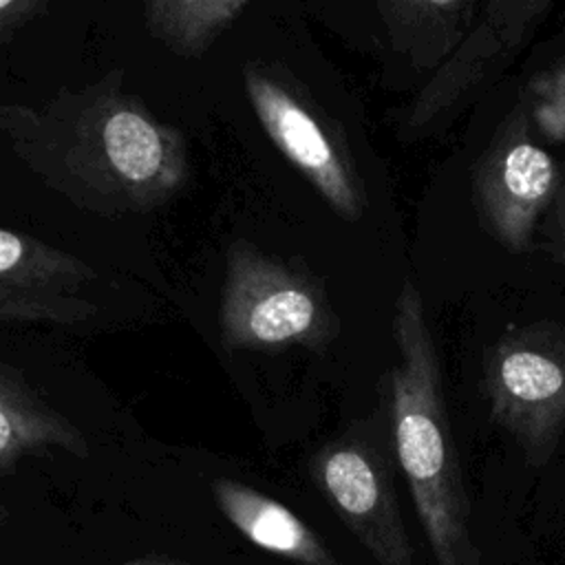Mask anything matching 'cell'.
Masks as SVG:
<instances>
[{
	"instance_id": "6da1fadb",
	"label": "cell",
	"mask_w": 565,
	"mask_h": 565,
	"mask_svg": "<svg viewBox=\"0 0 565 565\" xmlns=\"http://www.w3.org/2000/svg\"><path fill=\"white\" fill-rule=\"evenodd\" d=\"M0 139L46 190L97 216L148 214L190 181V143L126 90L121 68L40 102H2Z\"/></svg>"
},
{
	"instance_id": "7a4b0ae2",
	"label": "cell",
	"mask_w": 565,
	"mask_h": 565,
	"mask_svg": "<svg viewBox=\"0 0 565 565\" xmlns=\"http://www.w3.org/2000/svg\"><path fill=\"white\" fill-rule=\"evenodd\" d=\"M397 362L388 373L395 457L435 565H483L470 532V501L452 441L441 362L413 280L395 298Z\"/></svg>"
},
{
	"instance_id": "3957f363",
	"label": "cell",
	"mask_w": 565,
	"mask_h": 565,
	"mask_svg": "<svg viewBox=\"0 0 565 565\" xmlns=\"http://www.w3.org/2000/svg\"><path fill=\"white\" fill-rule=\"evenodd\" d=\"M218 333L227 351L322 353L338 338L340 320L307 269L236 238L225 252Z\"/></svg>"
},
{
	"instance_id": "277c9868",
	"label": "cell",
	"mask_w": 565,
	"mask_h": 565,
	"mask_svg": "<svg viewBox=\"0 0 565 565\" xmlns=\"http://www.w3.org/2000/svg\"><path fill=\"white\" fill-rule=\"evenodd\" d=\"M245 97L271 146L344 221H360L366 192L344 135L282 64L249 60Z\"/></svg>"
},
{
	"instance_id": "5b68a950",
	"label": "cell",
	"mask_w": 565,
	"mask_h": 565,
	"mask_svg": "<svg viewBox=\"0 0 565 565\" xmlns=\"http://www.w3.org/2000/svg\"><path fill=\"white\" fill-rule=\"evenodd\" d=\"M481 384L497 426L530 466H545L565 433V327H508L483 355Z\"/></svg>"
},
{
	"instance_id": "8992f818",
	"label": "cell",
	"mask_w": 565,
	"mask_h": 565,
	"mask_svg": "<svg viewBox=\"0 0 565 565\" xmlns=\"http://www.w3.org/2000/svg\"><path fill=\"white\" fill-rule=\"evenodd\" d=\"M309 479L377 565H415L393 470L369 424H353L309 459Z\"/></svg>"
},
{
	"instance_id": "52a82bcc",
	"label": "cell",
	"mask_w": 565,
	"mask_h": 565,
	"mask_svg": "<svg viewBox=\"0 0 565 565\" xmlns=\"http://www.w3.org/2000/svg\"><path fill=\"white\" fill-rule=\"evenodd\" d=\"M563 181L561 166L534 141L530 113L519 104L472 168L475 207L494 241L525 254Z\"/></svg>"
},
{
	"instance_id": "ba28073f",
	"label": "cell",
	"mask_w": 565,
	"mask_h": 565,
	"mask_svg": "<svg viewBox=\"0 0 565 565\" xmlns=\"http://www.w3.org/2000/svg\"><path fill=\"white\" fill-rule=\"evenodd\" d=\"M97 271L77 254L0 227V322L77 327L97 313Z\"/></svg>"
},
{
	"instance_id": "9c48e42d",
	"label": "cell",
	"mask_w": 565,
	"mask_h": 565,
	"mask_svg": "<svg viewBox=\"0 0 565 565\" xmlns=\"http://www.w3.org/2000/svg\"><path fill=\"white\" fill-rule=\"evenodd\" d=\"M53 450L75 459L90 455L86 433L51 402L13 364L0 360V477H13L29 457Z\"/></svg>"
},
{
	"instance_id": "30bf717a",
	"label": "cell",
	"mask_w": 565,
	"mask_h": 565,
	"mask_svg": "<svg viewBox=\"0 0 565 565\" xmlns=\"http://www.w3.org/2000/svg\"><path fill=\"white\" fill-rule=\"evenodd\" d=\"M210 494L223 519L258 550L294 565H342L322 536L278 499L230 477H214Z\"/></svg>"
},
{
	"instance_id": "8fae6325",
	"label": "cell",
	"mask_w": 565,
	"mask_h": 565,
	"mask_svg": "<svg viewBox=\"0 0 565 565\" xmlns=\"http://www.w3.org/2000/svg\"><path fill=\"white\" fill-rule=\"evenodd\" d=\"M393 49L437 71L472 29L475 0H373Z\"/></svg>"
},
{
	"instance_id": "7c38bea8",
	"label": "cell",
	"mask_w": 565,
	"mask_h": 565,
	"mask_svg": "<svg viewBox=\"0 0 565 565\" xmlns=\"http://www.w3.org/2000/svg\"><path fill=\"white\" fill-rule=\"evenodd\" d=\"M256 0H141L148 33L170 53L196 60Z\"/></svg>"
},
{
	"instance_id": "4fadbf2b",
	"label": "cell",
	"mask_w": 565,
	"mask_h": 565,
	"mask_svg": "<svg viewBox=\"0 0 565 565\" xmlns=\"http://www.w3.org/2000/svg\"><path fill=\"white\" fill-rule=\"evenodd\" d=\"M527 102L536 128L552 141H565V60L530 79Z\"/></svg>"
},
{
	"instance_id": "5bb4252c",
	"label": "cell",
	"mask_w": 565,
	"mask_h": 565,
	"mask_svg": "<svg viewBox=\"0 0 565 565\" xmlns=\"http://www.w3.org/2000/svg\"><path fill=\"white\" fill-rule=\"evenodd\" d=\"M539 227L543 236V249L565 271V181Z\"/></svg>"
},
{
	"instance_id": "9a60e30c",
	"label": "cell",
	"mask_w": 565,
	"mask_h": 565,
	"mask_svg": "<svg viewBox=\"0 0 565 565\" xmlns=\"http://www.w3.org/2000/svg\"><path fill=\"white\" fill-rule=\"evenodd\" d=\"M51 0H0V44H7L31 20L46 11Z\"/></svg>"
},
{
	"instance_id": "2e32d148",
	"label": "cell",
	"mask_w": 565,
	"mask_h": 565,
	"mask_svg": "<svg viewBox=\"0 0 565 565\" xmlns=\"http://www.w3.org/2000/svg\"><path fill=\"white\" fill-rule=\"evenodd\" d=\"M124 565H192L185 561H177V558H166V556H150V558H139V561H130Z\"/></svg>"
},
{
	"instance_id": "e0dca14e",
	"label": "cell",
	"mask_w": 565,
	"mask_h": 565,
	"mask_svg": "<svg viewBox=\"0 0 565 565\" xmlns=\"http://www.w3.org/2000/svg\"><path fill=\"white\" fill-rule=\"evenodd\" d=\"M9 516H11V510L7 508V503L0 499V525L2 523H7L9 521Z\"/></svg>"
}]
</instances>
